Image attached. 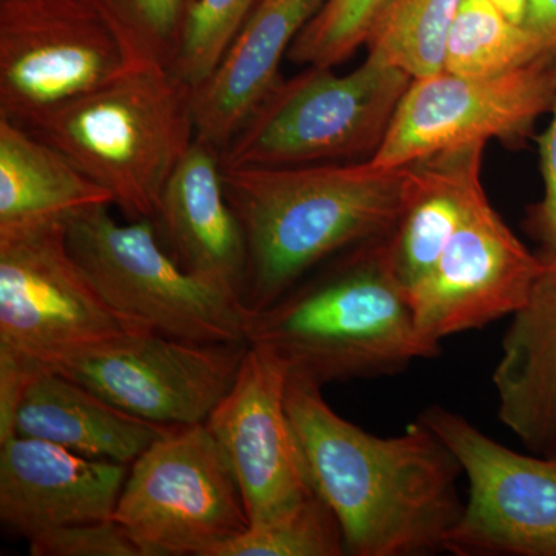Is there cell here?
<instances>
[{
	"label": "cell",
	"mask_w": 556,
	"mask_h": 556,
	"mask_svg": "<svg viewBox=\"0 0 556 556\" xmlns=\"http://www.w3.org/2000/svg\"><path fill=\"white\" fill-rule=\"evenodd\" d=\"M287 408L311 484L334 511L346 555L428 556L463 515L455 453L417 419L380 438L343 419L321 387L289 376Z\"/></svg>",
	"instance_id": "cell-1"
},
{
	"label": "cell",
	"mask_w": 556,
	"mask_h": 556,
	"mask_svg": "<svg viewBox=\"0 0 556 556\" xmlns=\"http://www.w3.org/2000/svg\"><path fill=\"white\" fill-rule=\"evenodd\" d=\"M417 178L416 163L379 167L318 163L223 167L248 249L244 305L268 308L329 258L396 228Z\"/></svg>",
	"instance_id": "cell-2"
},
{
	"label": "cell",
	"mask_w": 556,
	"mask_h": 556,
	"mask_svg": "<svg viewBox=\"0 0 556 556\" xmlns=\"http://www.w3.org/2000/svg\"><path fill=\"white\" fill-rule=\"evenodd\" d=\"M388 237L340 252L251 313L249 345L320 387L394 376L437 357L441 351L420 339L407 289L391 268Z\"/></svg>",
	"instance_id": "cell-3"
},
{
	"label": "cell",
	"mask_w": 556,
	"mask_h": 556,
	"mask_svg": "<svg viewBox=\"0 0 556 556\" xmlns=\"http://www.w3.org/2000/svg\"><path fill=\"white\" fill-rule=\"evenodd\" d=\"M192 93L169 68L131 65L28 130L108 190L130 222L153 219L195 139Z\"/></svg>",
	"instance_id": "cell-4"
},
{
	"label": "cell",
	"mask_w": 556,
	"mask_h": 556,
	"mask_svg": "<svg viewBox=\"0 0 556 556\" xmlns=\"http://www.w3.org/2000/svg\"><path fill=\"white\" fill-rule=\"evenodd\" d=\"M146 329L113 309L80 268L67 222L0 233V427H11L36 375Z\"/></svg>",
	"instance_id": "cell-5"
},
{
	"label": "cell",
	"mask_w": 556,
	"mask_h": 556,
	"mask_svg": "<svg viewBox=\"0 0 556 556\" xmlns=\"http://www.w3.org/2000/svg\"><path fill=\"white\" fill-rule=\"evenodd\" d=\"M110 204L67 219V243L105 302L159 334L199 343H248L251 309L239 292L172 258L152 219L121 225Z\"/></svg>",
	"instance_id": "cell-6"
},
{
	"label": "cell",
	"mask_w": 556,
	"mask_h": 556,
	"mask_svg": "<svg viewBox=\"0 0 556 556\" xmlns=\"http://www.w3.org/2000/svg\"><path fill=\"white\" fill-rule=\"evenodd\" d=\"M412 80L371 56L346 75L308 67L281 79L223 150L222 166H303L372 156Z\"/></svg>",
	"instance_id": "cell-7"
},
{
	"label": "cell",
	"mask_w": 556,
	"mask_h": 556,
	"mask_svg": "<svg viewBox=\"0 0 556 556\" xmlns=\"http://www.w3.org/2000/svg\"><path fill=\"white\" fill-rule=\"evenodd\" d=\"M113 519L144 556H212L249 527L239 485L206 424L172 427L131 464Z\"/></svg>",
	"instance_id": "cell-8"
},
{
	"label": "cell",
	"mask_w": 556,
	"mask_h": 556,
	"mask_svg": "<svg viewBox=\"0 0 556 556\" xmlns=\"http://www.w3.org/2000/svg\"><path fill=\"white\" fill-rule=\"evenodd\" d=\"M131 67L87 0H0V116L31 127Z\"/></svg>",
	"instance_id": "cell-9"
},
{
	"label": "cell",
	"mask_w": 556,
	"mask_h": 556,
	"mask_svg": "<svg viewBox=\"0 0 556 556\" xmlns=\"http://www.w3.org/2000/svg\"><path fill=\"white\" fill-rule=\"evenodd\" d=\"M417 419L455 453L468 481L466 506L445 552L556 556V457L514 452L441 405Z\"/></svg>",
	"instance_id": "cell-10"
},
{
	"label": "cell",
	"mask_w": 556,
	"mask_h": 556,
	"mask_svg": "<svg viewBox=\"0 0 556 556\" xmlns=\"http://www.w3.org/2000/svg\"><path fill=\"white\" fill-rule=\"evenodd\" d=\"M555 53L501 75L441 72L413 79L369 161L393 169L489 139L526 138L554 105Z\"/></svg>",
	"instance_id": "cell-11"
},
{
	"label": "cell",
	"mask_w": 556,
	"mask_h": 556,
	"mask_svg": "<svg viewBox=\"0 0 556 556\" xmlns=\"http://www.w3.org/2000/svg\"><path fill=\"white\" fill-rule=\"evenodd\" d=\"M248 343H199L137 332L70 358L54 371L139 419L206 424L239 375Z\"/></svg>",
	"instance_id": "cell-12"
},
{
	"label": "cell",
	"mask_w": 556,
	"mask_h": 556,
	"mask_svg": "<svg viewBox=\"0 0 556 556\" xmlns=\"http://www.w3.org/2000/svg\"><path fill=\"white\" fill-rule=\"evenodd\" d=\"M541 268V255L515 236L481 186L437 265L408 291L420 339L441 351L450 336L514 316Z\"/></svg>",
	"instance_id": "cell-13"
},
{
	"label": "cell",
	"mask_w": 556,
	"mask_h": 556,
	"mask_svg": "<svg viewBox=\"0 0 556 556\" xmlns=\"http://www.w3.org/2000/svg\"><path fill=\"white\" fill-rule=\"evenodd\" d=\"M288 379L280 358L248 343L239 375L206 420L239 485L249 525L316 493L288 415Z\"/></svg>",
	"instance_id": "cell-14"
},
{
	"label": "cell",
	"mask_w": 556,
	"mask_h": 556,
	"mask_svg": "<svg viewBox=\"0 0 556 556\" xmlns=\"http://www.w3.org/2000/svg\"><path fill=\"white\" fill-rule=\"evenodd\" d=\"M129 467L90 459L35 438L0 442V521L31 538L115 515Z\"/></svg>",
	"instance_id": "cell-15"
},
{
	"label": "cell",
	"mask_w": 556,
	"mask_h": 556,
	"mask_svg": "<svg viewBox=\"0 0 556 556\" xmlns=\"http://www.w3.org/2000/svg\"><path fill=\"white\" fill-rule=\"evenodd\" d=\"M172 258L195 276L244 294L248 249L223 182L222 150L193 139L152 219Z\"/></svg>",
	"instance_id": "cell-16"
},
{
	"label": "cell",
	"mask_w": 556,
	"mask_h": 556,
	"mask_svg": "<svg viewBox=\"0 0 556 556\" xmlns=\"http://www.w3.org/2000/svg\"><path fill=\"white\" fill-rule=\"evenodd\" d=\"M325 0H258L217 67L192 93L195 137L225 150L281 83L292 42Z\"/></svg>",
	"instance_id": "cell-17"
},
{
	"label": "cell",
	"mask_w": 556,
	"mask_h": 556,
	"mask_svg": "<svg viewBox=\"0 0 556 556\" xmlns=\"http://www.w3.org/2000/svg\"><path fill=\"white\" fill-rule=\"evenodd\" d=\"M511 316L493 371L497 417L535 455L556 457V255Z\"/></svg>",
	"instance_id": "cell-18"
},
{
	"label": "cell",
	"mask_w": 556,
	"mask_h": 556,
	"mask_svg": "<svg viewBox=\"0 0 556 556\" xmlns=\"http://www.w3.org/2000/svg\"><path fill=\"white\" fill-rule=\"evenodd\" d=\"M172 427L139 419L56 371L27 383L11 437L35 438L90 459L130 467Z\"/></svg>",
	"instance_id": "cell-19"
},
{
	"label": "cell",
	"mask_w": 556,
	"mask_h": 556,
	"mask_svg": "<svg viewBox=\"0 0 556 556\" xmlns=\"http://www.w3.org/2000/svg\"><path fill=\"white\" fill-rule=\"evenodd\" d=\"M484 146L448 150L417 161L415 188L388 237L391 268L407 292L433 269L466 217L482 186Z\"/></svg>",
	"instance_id": "cell-20"
},
{
	"label": "cell",
	"mask_w": 556,
	"mask_h": 556,
	"mask_svg": "<svg viewBox=\"0 0 556 556\" xmlns=\"http://www.w3.org/2000/svg\"><path fill=\"white\" fill-rule=\"evenodd\" d=\"M112 206L108 190L27 127L0 116V233Z\"/></svg>",
	"instance_id": "cell-21"
},
{
	"label": "cell",
	"mask_w": 556,
	"mask_h": 556,
	"mask_svg": "<svg viewBox=\"0 0 556 556\" xmlns=\"http://www.w3.org/2000/svg\"><path fill=\"white\" fill-rule=\"evenodd\" d=\"M464 0H386L369 25L368 56L413 79L444 72L453 22Z\"/></svg>",
	"instance_id": "cell-22"
},
{
	"label": "cell",
	"mask_w": 556,
	"mask_h": 556,
	"mask_svg": "<svg viewBox=\"0 0 556 556\" xmlns=\"http://www.w3.org/2000/svg\"><path fill=\"white\" fill-rule=\"evenodd\" d=\"M552 53L525 24L511 21L490 0H464L450 31L444 72L493 76Z\"/></svg>",
	"instance_id": "cell-23"
},
{
	"label": "cell",
	"mask_w": 556,
	"mask_h": 556,
	"mask_svg": "<svg viewBox=\"0 0 556 556\" xmlns=\"http://www.w3.org/2000/svg\"><path fill=\"white\" fill-rule=\"evenodd\" d=\"M345 540L334 511L317 493L291 510L249 525L212 556H342Z\"/></svg>",
	"instance_id": "cell-24"
},
{
	"label": "cell",
	"mask_w": 556,
	"mask_h": 556,
	"mask_svg": "<svg viewBox=\"0 0 556 556\" xmlns=\"http://www.w3.org/2000/svg\"><path fill=\"white\" fill-rule=\"evenodd\" d=\"M258 0H190L169 70L190 89L217 67Z\"/></svg>",
	"instance_id": "cell-25"
},
{
	"label": "cell",
	"mask_w": 556,
	"mask_h": 556,
	"mask_svg": "<svg viewBox=\"0 0 556 556\" xmlns=\"http://www.w3.org/2000/svg\"><path fill=\"white\" fill-rule=\"evenodd\" d=\"M104 17L131 65L169 68L190 0H87Z\"/></svg>",
	"instance_id": "cell-26"
},
{
	"label": "cell",
	"mask_w": 556,
	"mask_h": 556,
	"mask_svg": "<svg viewBox=\"0 0 556 556\" xmlns=\"http://www.w3.org/2000/svg\"><path fill=\"white\" fill-rule=\"evenodd\" d=\"M386 0H325L289 49L288 60L334 67L365 46L369 25Z\"/></svg>",
	"instance_id": "cell-27"
},
{
	"label": "cell",
	"mask_w": 556,
	"mask_h": 556,
	"mask_svg": "<svg viewBox=\"0 0 556 556\" xmlns=\"http://www.w3.org/2000/svg\"><path fill=\"white\" fill-rule=\"evenodd\" d=\"M33 556H144L115 519L49 530L28 541Z\"/></svg>",
	"instance_id": "cell-28"
},
{
	"label": "cell",
	"mask_w": 556,
	"mask_h": 556,
	"mask_svg": "<svg viewBox=\"0 0 556 556\" xmlns=\"http://www.w3.org/2000/svg\"><path fill=\"white\" fill-rule=\"evenodd\" d=\"M551 115L547 129L538 139V155H540L544 192L541 200L529 208L526 219L527 230L532 239L540 244L541 257L556 255V91Z\"/></svg>",
	"instance_id": "cell-29"
},
{
	"label": "cell",
	"mask_w": 556,
	"mask_h": 556,
	"mask_svg": "<svg viewBox=\"0 0 556 556\" xmlns=\"http://www.w3.org/2000/svg\"><path fill=\"white\" fill-rule=\"evenodd\" d=\"M525 25L548 50L556 51V0H527Z\"/></svg>",
	"instance_id": "cell-30"
},
{
	"label": "cell",
	"mask_w": 556,
	"mask_h": 556,
	"mask_svg": "<svg viewBox=\"0 0 556 556\" xmlns=\"http://www.w3.org/2000/svg\"><path fill=\"white\" fill-rule=\"evenodd\" d=\"M497 9L506 13L511 21L525 24L527 0H490Z\"/></svg>",
	"instance_id": "cell-31"
}]
</instances>
